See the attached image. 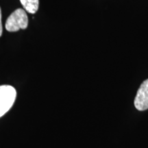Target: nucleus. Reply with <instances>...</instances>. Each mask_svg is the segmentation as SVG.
<instances>
[{
  "label": "nucleus",
  "mask_w": 148,
  "mask_h": 148,
  "mask_svg": "<svg viewBox=\"0 0 148 148\" xmlns=\"http://www.w3.org/2000/svg\"><path fill=\"white\" fill-rule=\"evenodd\" d=\"M2 34V23H1V11L0 8V36Z\"/></svg>",
  "instance_id": "nucleus-5"
},
{
  "label": "nucleus",
  "mask_w": 148,
  "mask_h": 148,
  "mask_svg": "<svg viewBox=\"0 0 148 148\" xmlns=\"http://www.w3.org/2000/svg\"><path fill=\"white\" fill-rule=\"evenodd\" d=\"M24 10L30 14L36 13L38 9L39 0H20Z\"/></svg>",
  "instance_id": "nucleus-4"
},
{
  "label": "nucleus",
  "mask_w": 148,
  "mask_h": 148,
  "mask_svg": "<svg viewBox=\"0 0 148 148\" xmlns=\"http://www.w3.org/2000/svg\"><path fill=\"white\" fill-rule=\"evenodd\" d=\"M28 25V18L25 10L16 9L5 22V29L8 32H16L19 29H26Z\"/></svg>",
  "instance_id": "nucleus-1"
},
{
  "label": "nucleus",
  "mask_w": 148,
  "mask_h": 148,
  "mask_svg": "<svg viewBox=\"0 0 148 148\" xmlns=\"http://www.w3.org/2000/svg\"><path fill=\"white\" fill-rule=\"evenodd\" d=\"M134 103L136 110L139 111L148 109V79L140 84L136 92Z\"/></svg>",
  "instance_id": "nucleus-3"
},
{
  "label": "nucleus",
  "mask_w": 148,
  "mask_h": 148,
  "mask_svg": "<svg viewBox=\"0 0 148 148\" xmlns=\"http://www.w3.org/2000/svg\"><path fill=\"white\" fill-rule=\"evenodd\" d=\"M16 91L10 85L0 86V117L11 108L15 101Z\"/></svg>",
  "instance_id": "nucleus-2"
}]
</instances>
